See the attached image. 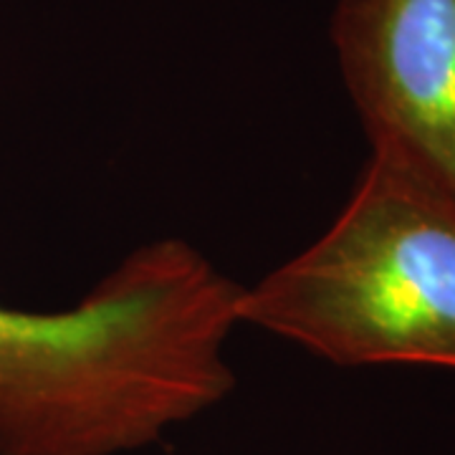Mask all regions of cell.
Returning a JSON list of instances; mask_svg holds the SVG:
<instances>
[{
    "instance_id": "6da1fadb",
    "label": "cell",
    "mask_w": 455,
    "mask_h": 455,
    "mask_svg": "<svg viewBox=\"0 0 455 455\" xmlns=\"http://www.w3.org/2000/svg\"><path fill=\"white\" fill-rule=\"evenodd\" d=\"M243 283L196 245H137L61 311L0 304V455H124L235 387Z\"/></svg>"
},
{
    "instance_id": "7a4b0ae2",
    "label": "cell",
    "mask_w": 455,
    "mask_h": 455,
    "mask_svg": "<svg viewBox=\"0 0 455 455\" xmlns=\"http://www.w3.org/2000/svg\"><path fill=\"white\" fill-rule=\"evenodd\" d=\"M238 322L337 367L455 372V203L370 155L324 233L243 286Z\"/></svg>"
},
{
    "instance_id": "3957f363",
    "label": "cell",
    "mask_w": 455,
    "mask_h": 455,
    "mask_svg": "<svg viewBox=\"0 0 455 455\" xmlns=\"http://www.w3.org/2000/svg\"><path fill=\"white\" fill-rule=\"evenodd\" d=\"M331 44L370 155L455 203V0H339Z\"/></svg>"
}]
</instances>
